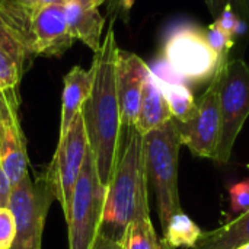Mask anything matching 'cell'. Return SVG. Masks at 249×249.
<instances>
[{
  "label": "cell",
  "mask_w": 249,
  "mask_h": 249,
  "mask_svg": "<svg viewBox=\"0 0 249 249\" xmlns=\"http://www.w3.org/2000/svg\"><path fill=\"white\" fill-rule=\"evenodd\" d=\"M118 45L114 22L105 34L101 48L95 53L92 67L95 71L90 96L82 108L88 146L93 158L99 182L107 188L111 182L123 140V124L117 96V61Z\"/></svg>",
  "instance_id": "cell-1"
},
{
  "label": "cell",
  "mask_w": 249,
  "mask_h": 249,
  "mask_svg": "<svg viewBox=\"0 0 249 249\" xmlns=\"http://www.w3.org/2000/svg\"><path fill=\"white\" fill-rule=\"evenodd\" d=\"M147 182L143 136L134 127H127L123 130L120 156L107 187L101 236L121 242L131 222L150 217Z\"/></svg>",
  "instance_id": "cell-2"
},
{
  "label": "cell",
  "mask_w": 249,
  "mask_h": 249,
  "mask_svg": "<svg viewBox=\"0 0 249 249\" xmlns=\"http://www.w3.org/2000/svg\"><path fill=\"white\" fill-rule=\"evenodd\" d=\"M182 143L175 120L143 136L147 179L152 182L162 231L172 216L182 212L178 194V162Z\"/></svg>",
  "instance_id": "cell-3"
},
{
  "label": "cell",
  "mask_w": 249,
  "mask_h": 249,
  "mask_svg": "<svg viewBox=\"0 0 249 249\" xmlns=\"http://www.w3.org/2000/svg\"><path fill=\"white\" fill-rule=\"evenodd\" d=\"M162 58L185 85L210 83L228 61L213 51L204 29L196 25L175 28L163 44Z\"/></svg>",
  "instance_id": "cell-4"
},
{
  "label": "cell",
  "mask_w": 249,
  "mask_h": 249,
  "mask_svg": "<svg viewBox=\"0 0 249 249\" xmlns=\"http://www.w3.org/2000/svg\"><path fill=\"white\" fill-rule=\"evenodd\" d=\"M107 188L99 182L90 150L88 149L82 174L74 188L69 217V249H95L101 236Z\"/></svg>",
  "instance_id": "cell-5"
},
{
  "label": "cell",
  "mask_w": 249,
  "mask_h": 249,
  "mask_svg": "<svg viewBox=\"0 0 249 249\" xmlns=\"http://www.w3.org/2000/svg\"><path fill=\"white\" fill-rule=\"evenodd\" d=\"M249 115V64L229 58L220 74V140L214 160L228 163L233 144Z\"/></svg>",
  "instance_id": "cell-6"
},
{
  "label": "cell",
  "mask_w": 249,
  "mask_h": 249,
  "mask_svg": "<svg viewBox=\"0 0 249 249\" xmlns=\"http://www.w3.org/2000/svg\"><path fill=\"white\" fill-rule=\"evenodd\" d=\"M54 194L44 177L35 181L29 174L10 188L7 207L16 223V239L12 249H41L42 232Z\"/></svg>",
  "instance_id": "cell-7"
},
{
  "label": "cell",
  "mask_w": 249,
  "mask_h": 249,
  "mask_svg": "<svg viewBox=\"0 0 249 249\" xmlns=\"http://www.w3.org/2000/svg\"><path fill=\"white\" fill-rule=\"evenodd\" d=\"M88 137L82 112L77 114L64 137L58 139L53 160L44 172L54 198L60 203L64 217H69L76 184L88 153Z\"/></svg>",
  "instance_id": "cell-8"
},
{
  "label": "cell",
  "mask_w": 249,
  "mask_h": 249,
  "mask_svg": "<svg viewBox=\"0 0 249 249\" xmlns=\"http://www.w3.org/2000/svg\"><path fill=\"white\" fill-rule=\"evenodd\" d=\"M222 69L209 83L204 93L197 99V111L193 115V118L188 120L187 123L175 121L181 143L187 146L196 156L213 160L216 158V150L220 140Z\"/></svg>",
  "instance_id": "cell-9"
},
{
  "label": "cell",
  "mask_w": 249,
  "mask_h": 249,
  "mask_svg": "<svg viewBox=\"0 0 249 249\" xmlns=\"http://www.w3.org/2000/svg\"><path fill=\"white\" fill-rule=\"evenodd\" d=\"M19 92H0V168L10 188L28 175L26 140L19 117Z\"/></svg>",
  "instance_id": "cell-10"
},
{
  "label": "cell",
  "mask_w": 249,
  "mask_h": 249,
  "mask_svg": "<svg viewBox=\"0 0 249 249\" xmlns=\"http://www.w3.org/2000/svg\"><path fill=\"white\" fill-rule=\"evenodd\" d=\"M31 53L47 57H61L73 45L69 32L64 6L39 4L31 15Z\"/></svg>",
  "instance_id": "cell-11"
},
{
  "label": "cell",
  "mask_w": 249,
  "mask_h": 249,
  "mask_svg": "<svg viewBox=\"0 0 249 249\" xmlns=\"http://www.w3.org/2000/svg\"><path fill=\"white\" fill-rule=\"evenodd\" d=\"M149 70L150 67L137 54L118 48L115 61V77L123 128L134 127L136 124L143 86Z\"/></svg>",
  "instance_id": "cell-12"
},
{
  "label": "cell",
  "mask_w": 249,
  "mask_h": 249,
  "mask_svg": "<svg viewBox=\"0 0 249 249\" xmlns=\"http://www.w3.org/2000/svg\"><path fill=\"white\" fill-rule=\"evenodd\" d=\"M66 22L73 39H80L93 53L101 48L105 16L92 0H67L63 3Z\"/></svg>",
  "instance_id": "cell-13"
},
{
  "label": "cell",
  "mask_w": 249,
  "mask_h": 249,
  "mask_svg": "<svg viewBox=\"0 0 249 249\" xmlns=\"http://www.w3.org/2000/svg\"><path fill=\"white\" fill-rule=\"evenodd\" d=\"M29 41L10 26L0 28V92L18 90L25 71Z\"/></svg>",
  "instance_id": "cell-14"
},
{
  "label": "cell",
  "mask_w": 249,
  "mask_h": 249,
  "mask_svg": "<svg viewBox=\"0 0 249 249\" xmlns=\"http://www.w3.org/2000/svg\"><path fill=\"white\" fill-rule=\"evenodd\" d=\"M95 71L90 66L89 70H85L79 66H74L64 76L63 99H61V121H60V134L58 139L64 137L69 131L71 123L82 111L85 102L90 96L93 86Z\"/></svg>",
  "instance_id": "cell-15"
},
{
  "label": "cell",
  "mask_w": 249,
  "mask_h": 249,
  "mask_svg": "<svg viewBox=\"0 0 249 249\" xmlns=\"http://www.w3.org/2000/svg\"><path fill=\"white\" fill-rule=\"evenodd\" d=\"M169 120H172V114L169 111L168 102L155 74L152 73V70H149L147 77L144 80L140 108L134 128L142 136H146L147 133L166 124Z\"/></svg>",
  "instance_id": "cell-16"
},
{
  "label": "cell",
  "mask_w": 249,
  "mask_h": 249,
  "mask_svg": "<svg viewBox=\"0 0 249 249\" xmlns=\"http://www.w3.org/2000/svg\"><path fill=\"white\" fill-rule=\"evenodd\" d=\"M245 244H249V210L219 229L203 232L191 249H236Z\"/></svg>",
  "instance_id": "cell-17"
},
{
  "label": "cell",
  "mask_w": 249,
  "mask_h": 249,
  "mask_svg": "<svg viewBox=\"0 0 249 249\" xmlns=\"http://www.w3.org/2000/svg\"><path fill=\"white\" fill-rule=\"evenodd\" d=\"M156 80L168 102L172 118L177 123H187L191 120L197 111V99L194 98L191 89L181 82H166L159 77H156Z\"/></svg>",
  "instance_id": "cell-18"
},
{
  "label": "cell",
  "mask_w": 249,
  "mask_h": 249,
  "mask_svg": "<svg viewBox=\"0 0 249 249\" xmlns=\"http://www.w3.org/2000/svg\"><path fill=\"white\" fill-rule=\"evenodd\" d=\"M201 235L203 231L200 229V226L182 210L172 216L168 222L163 231V242L174 249H191L197 245Z\"/></svg>",
  "instance_id": "cell-19"
},
{
  "label": "cell",
  "mask_w": 249,
  "mask_h": 249,
  "mask_svg": "<svg viewBox=\"0 0 249 249\" xmlns=\"http://www.w3.org/2000/svg\"><path fill=\"white\" fill-rule=\"evenodd\" d=\"M123 249H162L163 241L158 239L150 217L131 222L121 241Z\"/></svg>",
  "instance_id": "cell-20"
},
{
  "label": "cell",
  "mask_w": 249,
  "mask_h": 249,
  "mask_svg": "<svg viewBox=\"0 0 249 249\" xmlns=\"http://www.w3.org/2000/svg\"><path fill=\"white\" fill-rule=\"evenodd\" d=\"M204 35H206V39H207L209 45L213 48V51L222 60H229L231 58V51L233 50V47L236 44H235V41H233L232 36H229L228 34H225L216 25V22H213L209 28L204 29Z\"/></svg>",
  "instance_id": "cell-21"
},
{
  "label": "cell",
  "mask_w": 249,
  "mask_h": 249,
  "mask_svg": "<svg viewBox=\"0 0 249 249\" xmlns=\"http://www.w3.org/2000/svg\"><path fill=\"white\" fill-rule=\"evenodd\" d=\"M204 3L207 4L213 19H217V16L231 6L238 18L245 20L249 26V0H204Z\"/></svg>",
  "instance_id": "cell-22"
},
{
  "label": "cell",
  "mask_w": 249,
  "mask_h": 249,
  "mask_svg": "<svg viewBox=\"0 0 249 249\" xmlns=\"http://www.w3.org/2000/svg\"><path fill=\"white\" fill-rule=\"evenodd\" d=\"M16 239V223L9 207H0V249H12Z\"/></svg>",
  "instance_id": "cell-23"
},
{
  "label": "cell",
  "mask_w": 249,
  "mask_h": 249,
  "mask_svg": "<svg viewBox=\"0 0 249 249\" xmlns=\"http://www.w3.org/2000/svg\"><path fill=\"white\" fill-rule=\"evenodd\" d=\"M231 209L233 213H245L249 210V178L229 187Z\"/></svg>",
  "instance_id": "cell-24"
},
{
  "label": "cell",
  "mask_w": 249,
  "mask_h": 249,
  "mask_svg": "<svg viewBox=\"0 0 249 249\" xmlns=\"http://www.w3.org/2000/svg\"><path fill=\"white\" fill-rule=\"evenodd\" d=\"M134 4V0H108L107 1V16L109 22H114L120 18L123 20H128L130 10Z\"/></svg>",
  "instance_id": "cell-25"
},
{
  "label": "cell",
  "mask_w": 249,
  "mask_h": 249,
  "mask_svg": "<svg viewBox=\"0 0 249 249\" xmlns=\"http://www.w3.org/2000/svg\"><path fill=\"white\" fill-rule=\"evenodd\" d=\"M238 20H239V18H238V15L233 12V9H232L231 6H228V7L217 16V19H214L216 25H217L225 34H228V35L232 36V38H233V32H235V28H236V25H238Z\"/></svg>",
  "instance_id": "cell-26"
},
{
  "label": "cell",
  "mask_w": 249,
  "mask_h": 249,
  "mask_svg": "<svg viewBox=\"0 0 249 249\" xmlns=\"http://www.w3.org/2000/svg\"><path fill=\"white\" fill-rule=\"evenodd\" d=\"M10 196V184L4 175V172L0 168V207H7Z\"/></svg>",
  "instance_id": "cell-27"
},
{
  "label": "cell",
  "mask_w": 249,
  "mask_h": 249,
  "mask_svg": "<svg viewBox=\"0 0 249 249\" xmlns=\"http://www.w3.org/2000/svg\"><path fill=\"white\" fill-rule=\"evenodd\" d=\"M95 249H123V247H121V242H117V241H112V239L99 236Z\"/></svg>",
  "instance_id": "cell-28"
},
{
  "label": "cell",
  "mask_w": 249,
  "mask_h": 249,
  "mask_svg": "<svg viewBox=\"0 0 249 249\" xmlns=\"http://www.w3.org/2000/svg\"><path fill=\"white\" fill-rule=\"evenodd\" d=\"M64 1H67V0H38V6L39 4H54V3H58V4H63ZM95 4H98V6H101V4H104V3H107L108 0H92Z\"/></svg>",
  "instance_id": "cell-29"
},
{
  "label": "cell",
  "mask_w": 249,
  "mask_h": 249,
  "mask_svg": "<svg viewBox=\"0 0 249 249\" xmlns=\"http://www.w3.org/2000/svg\"><path fill=\"white\" fill-rule=\"evenodd\" d=\"M15 1L18 4H20L22 7L29 9V10H34L38 6V0H15Z\"/></svg>",
  "instance_id": "cell-30"
},
{
  "label": "cell",
  "mask_w": 249,
  "mask_h": 249,
  "mask_svg": "<svg viewBox=\"0 0 249 249\" xmlns=\"http://www.w3.org/2000/svg\"><path fill=\"white\" fill-rule=\"evenodd\" d=\"M236 249H249V244H245V245H242V247H239V248Z\"/></svg>",
  "instance_id": "cell-31"
},
{
  "label": "cell",
  "mask_w": 249,
  "mask_h": 249,
  "mask_svg": "<svg viewBox=\"0 0 249 249\" xmlns=\"http://www.w3.org/2000/svg\"><path fill=\"white\" fill-rule=\"evenodd\" d=\"M162 241H163V239H162ZM162 249H174V248H171V247H169L168 244H165V242H163V248H162Z\"/></svg>",
  "instance_id": "cell-32"
},
{
  "label": "cell",
  "mask_w": 249,
  "mask_h": 249,
  "mask_svg": "<svg viewBox=\"0 0 249 249\" xmlns=\"http://www.w3.org/2000/svg\"><path fill=\"white\" fill-rule=\"evenodd\" d=\"M3 25H4V22H3V19H1V18H0V28H1V26H3Z\"/></svg>",
  "instance_id": "cell-33"
}]
</instances>
